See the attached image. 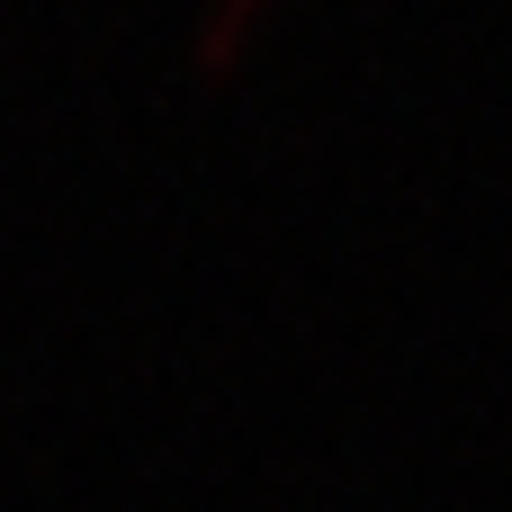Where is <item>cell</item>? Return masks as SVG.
I'll list each match as a JSON object with an SVG mask.
<instances>
[{"instance_id": "1", "label": "cell", "mask_w": 512, "mask_h": 512, "mask_svg": "<svg viewBox=\"0 0 512 512\" xmlns=\"http://www.w3.org/2000/svg\"><path fill=\"white\" fill-rule=\"evenodd\" d=\"M270 18H279V0H216V9L198 18V45H189L198 81H225V72H243Z\"/></svg>"}]
</instances>
